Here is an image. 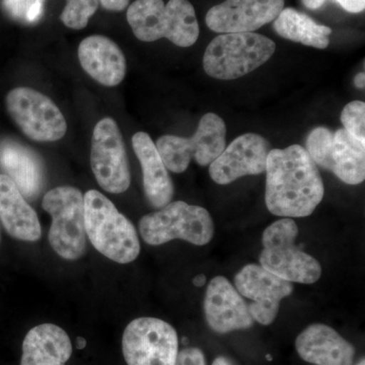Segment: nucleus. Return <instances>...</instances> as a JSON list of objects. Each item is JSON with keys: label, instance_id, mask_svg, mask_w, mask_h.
I'll return each mask as SVG.
<instances>
[{"label": "nucleus", "instance_id": "nucleus-15", "mask_svg": "<svg viewBox=\"0 0 365 365\" xmlns=\"http://www.w3.org/2000/svg\"><path fill=\"white\" fill-rule=\"evenodd\" d=\"M284 0H225L211 7L206 25L220 34L251 33L276 20Z\"/></svg>", "mask_w": 365, "mask_h": 365}, {"label": "nucleus", "instance_id": "nucleus-26", "mask_svg": "<svg viewBox=\"0 0 365 365\" xmlns=\"http://www.w3.org/2000/svg\"><path fill=\"white\" fill-rule=\"evenodd\" d=\"M341 121L346 131L355 138L365 141V104L360 101H353L345 106L341 114Z\"/></svg>", "mask_w": 365, "mask_h": 365}, {"label": "nucleus", "instance_id": "nucleus-7", "mask_svg": "<svg viewBox=\"0 0 365 365\" xmlns=\"http://www.w3.org/2000/svg\"><path fill=\"white\" fill-rule=\"evenodd\" d=\"M42 207L52 218L48 235L52 249L66 260H78L86 250L85 201L81 190L72 186L50 190Z\"/></svg>", "mask_w": 365, "mask_h": 365}, {"label": "nucleus", "instance_id": "nucleus-2", "mask_svg": "<svg viewBox=\"0 0 365 365\" xmlns=\"http://www.w3.org/2000/svg\"><path fill=\"white\" fill-rule=\"evenodd\" d=\"M127 21L143 42L167 38L179 47L194 45L199 30L195 9L188 0H136L127 11Z\"/></svg>", "mask_w": 365, "mask_h": 365}, {"label": "nucleus", "instance_id": "nucleus-20", "mask_svg": "<svg viewBox=\"0 0 365 365\" xmlns=\"http://www.w3.org/2000/svg\"><path fill=\"white\" fill-rule=\"evenodd\" d=\"M0 222L7 234L24 242L39 241L42 235L37 213L11 178L0 174Z\"/></svg>", "mask_w": 365, "mask_h": 365}, {"label": "nucleus", "instance_id": "nucleus-31", "mask_svg": "<svg viewBox=\"0 0 365 365\" xmlns=\"http://www.w3.org/2000/svg\"><path fill=\"white\" fill-rule=\"evenodd\" d=\"M354 85L357 88H364L365 86V74L364 72H360L354 78Z\"/></svg>", "mask_w": 365, "mask_h": 365}, {"label": "nucleus", "instance_id": "nucleus-27", "mask_svg": "<svg viewBox=\"0 0 365 365\" xmlns=\"http://www.w3.org/2000/svg\"><path fill=\"white\" fill-rule=\"evenodd\" d=\"M175 365H206L205 356L199 348H185L178 353Z\"/></svg>", "mask_w": 365, "mask_h": 365}, {"label": "nucleus", "instance_id": "nucleus-32", "mask_svg": "<svg viewBox=\"0 0 365 365\" xmlns=\"http://www.w3.org/2000/svg\"><path fill=\"white\" fill-rule=\"evenodd\" d=\"M212 365H235L232 360L228 359L227 357L220 356L215 359Z\"/></svg>", "mask_w": 365, "mask_h": 365}, {"label": "nucleus", "instance_id": "nucleus-1", "mask_svg": "<svg viewBox=\"0 0 365 365\" xmlns=\"http://www.w3.org/2000/svg\"><path fill=\"white\" fill-rule=\"evenodd\" d=\"M265 201L280 217H307L324 198V182L306 148L294 144L270 150L266 165Z\"/></svg>", "mask_w": 365, "mask_h": 365}, {"label": "nucleus", "instance_id": "nucleus-33", "mask_svg": "<svg viewBox=\"0 0 365 365\" xmlns=\"http://www.w3.org/2000/svg\"><path fill=\"white\" fill-rule=\"evenodd\" d=\"M206 283V277L203 274H200V275H197L195 278L193 279V284L197 287H203Z\"/></svg>", "mask_w": 365, "mask_h": 365}, {"label": "nucleus", "instance_id": "nucleus-23", "mask_svg": "<svg viewBox=\"0 0 365 365\" xmlns=\"http://www.w3.org/2000/svg\"><path fill=\"white\" fill-rule=\"evenodd\" d=\"M274 29L284 39L317 49H326L330 44L329 36L332 34L329 26L319 25L307 14L294 9H283L274 21Z\"/></svg>", "mask_w": 365, "mask_h": 365}, {"label": "nucleus", "instance_id": "nucleus-29", "mask_svg": "<svg viewBox=\"0 0 365 365\" xmlns=\"http://www.w3.org/2000/svg\"><path fill=\"white\" fill-rule=\"evenodd\" d=\"M101 4L108 11H122L128 6L129 0H100Z\"/></svg>", "mask_w": 365, "mask_h": 365}, {"label": "nucleus", "instance_id": "nucleus-8", "mask_svg": "<svg viewBox=\"0 0 365 365\" xmlns=\"http://www.w3.org/2000/svg\"><path fill=\"white\" fill-rule=\"evenodd\" d=\"M225 121L215 113H208L201 118L193 136L190 138L162 136L155 146L165 168L170 172L181 174L188 169L192 158L202 167L215 162L225 150Z\"/></svg>", "mask_w": 365, "mask_h": 365}, {"label": "nucleus", "instance_id": "nucleus-21", "mask_svg": "<svg viewBox=\"0 0 365 365\" xmlns=\"http://www.w3.org/2000/svg\"><path fill=\"white\" fill-rule=\"evenodd\" d=\"M0 169L11 178L25 198L33 200L44 185V170L30 148L14 140L0 143Z\"/></svg>", "mask_w": 365, "mask_h": 365}, {"label": "nucleus", "instance_id": "nucleus-19", "mask_svg": "<svg viewBox=\"0 0 365 365\" xmlns=\"http://www.w3.org/2000/svg\"><path fill=\"white\" fill-rule=\"evenodd\" d=\"M132 145L143 173V188L146 199L153 208L160 209L172 202L174 184L163 163L157 146L145 132L132 137Z\"/></svg>", "mask_w": 365, "mask_h": 365}, {"label": "nucleus", "instance_id": "nucleus-28", "mask_svg": "<svg viewBox=\"0 0 365 365\" xmlns=\"http://www.w3.org/2000/svg\"><path fill=\"white\" fill-rule=\"evenodd\" d=\"M345 11L359 14L364 11L365 0H336Z\"/></svg>", "mask_w": 365, "mask_h": 365}, {"label": "nucleus", "instance_id": "nucleus-17", "mask_svg": "<svg viewBox=\"0 0 365 365\" xmlns=\"http://www.w3.org/2000/svg\"><path fill=\"white\" fill-rule=\"evenodd\" d=\"M302 359L316 365H352L354 347L337 331L324 324L304 329L295 341Z\"/></svg>", "mask_w": 365, "mask_h": 365}, {"label": "nucleus", "instance_id": "nucleus-13", "mask_svg": "<svg viewBox=\"0 0 365 365\" xmlns=\"http://www.w3.org/2000/svg\"><path fill=\"white\" fill-rule=\"evenodd\" d=\"M235 285L239 294L253 300L248 306L252 318L271 325L279 312L281 300L294 292V285L257 264H249L237 274Z\"/></svg>", "mask_w": 365, "mask_h": 365}, {"label": "nucleus", "instance_id": "nucleus-5", "mask_svg": "<svg viewBox=\"0 0 365 365\" xmlns=\"http://www.w3.org/2000/svg\"><path fill=\"white\" fill-rule=\"evenodd\" d=\"M299 227L292 218H282L263 232L260 264L269 272L292 283L312 284L322 275L321 264L294 244Z\"/></svg>", "mask_w": 365, "mask_h": 365}, {"label": "nucleus", "instance_id": "nucleus-10", "mask_svg": "<svg viewBox=\"0 0 365 365\" xmlns=\"http://www.w3.org/2000/svg\"><path fill=\"white\" fill-rule=\"evenodd\" d=\"M122 350L128 365H175L179 353L178 334L163 319L143 317L125 329Z\"/></svg>", "mask_w": 365, "mask_h": 365}, {"label": "nucleus", "instance_id": "nucleus-9", "mask_svg": "<svg viewBox=\"0 0 365 365\" xmlns=\"http://www.w3.org/2000/svg\"><path fill=\"white\" fill-rule=\"evenodd\" d=\"M307 151L316 165L330 170L348 185L365 179V141L345 129L336 132L318 127L307 138Z\"/></svg>", "mask_w": 365, "mask_h": 365}, {"label": "nucleus", "instance_id": "nucleus-36", "mask_svg": "<svg viewBox=\"0 0 365 365\" xmlns=\"http://www.w3.org/2000/svg\"><path fill=\"white\" fill-rule=\"evenodd\" d=\"M267 359L269 360V361H271V360H272V357H271V355H267Z\"/></svg>", "mask_w": 365, "mask_h": 365}, {"label": "nucleus", "instance_id": "nucleus-35", "mask_svg": "<svg viewBox=\"0 0 365 365\" xmlns=\"http://www.w3.org/2000/svg\"><path fill=\"white\" fill-rule=\"evenodd\" d=\"M356 365H365V360L362 359L361 361L359 362Z\"/></svg>", "mask_w": 365, "mask_h": 365}, {"label": "nucleus", "instance_id": "nucleus-12", "mask_svg": "<svg viewBox=\"0 0 365 365\" xmlns=\"http://www.w3.org/2000/svg\"><path fill=\"white\" fill-rule=\"evenodd\" d=\"M11 117L29 138L51 143L63 138L67 131L66 118L47 96L30 88H16L6 97Z\"/></svg>", "mask_w": 365, "mask_h": 365}, {"label": "nucleus", "instance_id": "nucleus-16", "mask_svg": "<svg viewBox=\"0 0 365 365\" xmlns=\"http://www.w3.org/2000/svg\"><path fill=\"white\" fill-rule=\"evenodd\" d=\"M204 313L208 326L218 334L246 330L254 325L248 304L223 276H216L209 282L204 299Z\"/></svg>", "mask_w": 365, "mask_h": 365}, {"label": "nucleus", "instance_id": "nucleus-3", "mask_svg": "<svg viewBox=\"0 0 365 365\" xmlns=\"http://www.w3.org/2000/svg\"><path fill=\"white\" fill-rule=\"evenodd\" d=\"M83 201L86 237L95 249L116 263L136 260L141 247L130 220L97 190L86 192Z\"/></svg>", "mask_w": 365, "mask_h": 365}, {"label": "nucleus", "instance_id": "nucleus-34", "mask_svg": "<svg viewBox=\"0 0 365 365\" xmlns=\"http://www.w3.org/2000/svg\"><path fill=\"white\" fill-rule=\"evenodd\" d=\"M86 340L85 339V338L78 337V339H76V347H78V349H83V348H86Z\"/></svg>", "mask_w": 365, "mask_h": 365}, {"label": "nucleus", "instance_id": "nucleus-22", "mask_svg": "<svg viewBox=\"0 0 365 365\" xmlns=\"http://www.w3.org/2000/svg\"><path fill=\"white\" fill-rule=\"evenodd\" d=\"M71 354L68 334L54 324H42L26 333L21 365H66Z\"/></svg>", "mask_w": 365, "mask_h": 365}, {"label": "nucleus", "instance_id": "nucleus-25", "mask_svg": "<svg viewBox=\"0 0 365 365\" xmlns=\"http://www.w3.org/2000/svg\"><path fill=\"white\" fill-rule=\"evenodd\" d=\"M6 14L20 23H38L44 14L45 0H2Z\"/></svg>", "mask_w": 365, "mask_h": 365}, {"label": "nucleus", "instance_id": "nucleus-18", "mask_svg": "<svg viewBox=\"0 0 365 365\" xmlns=\"http://www.w3.org/2000/svg\"><path fill=\"white\" fill-rule=\"evenodd\" d=\"M78 59L86 73L105 86H116L126 76V59L119 46L102 35L81 41Z\"/></svg>", "mask_w": 365, "mask_h": 365}, {"label": "nucleus", "instance_id": "nucleus-14", "mask_svg": "<svg viewBox=\"0 0 365 365\" xmlns=\"http://www.w3.org/2000/svg\"><path fill=\"white\" fill-rule=\"evenodd\" d=\"M270 144L259 134L247 133L235 138L209 168L211 179L228 185L242 177L265 172Z\"/></svg>", "mask_w": 365, "mask_h": 365}, {"label": "nucleus", "instance_id": "nucleus-30", "mask_svg": "<svg viewBox=\"0 0 365 365\" xmlns=\"http://www.w3.org/2000/svg\"><path fill=\"white\" fill-rule=\"evenodd\" d=\"M326 0H302L304 6L309 9H318L319 7L323 6Z\"/></svg>", "mask_w": 365, "mask_h": 365}, {"label": "nucleus", "instance_id": "nucleus-11", "mask_svg": "<svg viewBox=\"0 0 365 365\" xmlns=\"http://www.w3.org/2000/svg\"><path fill=\"white\" fill-rule=\"evenodd\" d=\"M91 167L101 188L121 194L130 187L128 158L121 131L112 118L100 120L91 137Z\"/></svg>", "mask_w": 365, "mask_h": 365}, {"label": "nucleus", "instance_id": "nucleus-4", "mask_svg": "<svg viewBox=\"0 0 365 365\" xmlns=\"http://www.w3.org/2000/svg\"><path fill=\"white\" fill-rule=\"evenodd\" d=\"M275 49V43L260 34H222L206 48L204 71L211 78L234 81L265 64Z\"/></svg>", "mask_w": 365, "mask_h": 365}, {"label": "nucleus", "instance_id": "nucleus-24", "mask_svg": "<svg viewBox=\"0 0 365 365\" xmlns=\"http://www.w3.org/2000/svg\"><path fill=\"white\" fill-rule=\"evenodd\" d=\"M98 0H67L66 6L60 16V20L73 30H83L88 20L95 14Z\"/></svg>", "mask_w": 365, "mask_h": 365}, {"label": "nucleus", "instance_id": "nucleus-6", "mask_svg": "<svg viewBox=\"0 0 365 365\" xmlns=\"http://www.w3.org/2000/svg\"><path fill=\"white\" fill-rule=\"evenodd\" d=\"M139 232L150 246H160L178 239L205 246L215 235V222L205 208L175 201L144 215L139 222Z\"/></svg>", "mask_w": 365, "mask_h": 365}]
</instances>
